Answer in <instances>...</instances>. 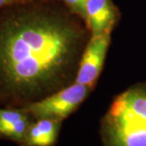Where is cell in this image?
Returning <instances> with one entry per match:
<instances>
[{
  "mask_svg": "<svg viewBox=\"0 0 146 146\" xmlns=\"http://www.w3.org/2000/svg\"><path fill=\"white\" fill-rule=\"evenodd\" d=\"M89 32L68 16L49 11H20L2 18L1 95L27 105L70 85Z\"/></svg>",
  "mask_w": 146,
  "mask_h": 146,
  "instance_id": "6da1fadb",
  "label": "cell"
},
{
  "mask_svg": "<svg viewBox=\"0 0 146 146\" xmlns=\"http://www.w3.org/2000/svg\"><path fill=\"white\" fill-rule=\"evenodd\" d=\"M102 146H146V84L115 98L100 123Z\"/></svg>",
  "mask_w": 146,
  "mask_h": 146,
  "instance_id": "7a4b0ae2",
  "label": "cell"
},
{
  "mask_svg": "<svg viewBox=\"0 0 146 146\" xmlns=\"http://www.w3.org/2000/svg\"><path fill=\"white\" fill-rule=\"evenodd\" d=\"M90 90L88 86L74 81L42 99L25 105L21 110L34 119H52L63 122L78 109Z\"/></svg>",
  "mask_w": 146,
  "mask_h": 146,
  "instance_id": "3957f363",
  "label": "cell"
},
{
  "mask_svg": "<svg viewBox=\"0 0 146 146\" xmlns=\"http://www.w3.org/2000/svg\"><path fill=\"white\" fill-rule=\"evenodd\" d=\"M111 32L91 36L81 55L75 82L91 89L97 82L103 67L110 43Z\"/></svg>",
  "mask_w": 146,
  "mask_h": 146,
  "instance_id": "277c9868",
  "label": "cell"
},
{
  "mask_svg": "<svg viewBox=\"0 0 146 146\" xmlns=\"http://www.w3.org/2000/svg\"><path fill=\"white\" fill-rule=\"evenodd\" d=\"M116 16V11L110 0L86 1L84 21L91 36L112 32Z\"/></svg>",
  "mask_w": 146,
  "mask_h": 146,
  "instance_id": "5b68a950",
  "label": "cell"
},
{
  "mask_svg": "<svg viewBox=\"0 0 146 146\" xmlns=\"http://www.w3.org/2000/svg\"><path fill=\"white\" fill-rule=\"evenodd\" d=\"M30 115L23 110L0 109V135L21 145L31 125Z\"/></svg>",
  "mask_w": 146,
  "mask_h": 146,
  "instance_id": "8992f818",
  "label": "cell"
},
{
  "mask_svg": "<svg viewBox=\"0 0 146 146\" xmlns=\"http://www.w3.org/2000/svg\"><path fill=\"white\" fill-rule=\"evenodd\" d=\"M62 122L52 119H39L33 122L25 141L20 146H54Z\"/></svg>",
  "mask_w": 146,
  "mask_h": 146,
  "instance_id": "52a82bcc",
  "label": "cell"
},
{
  "mask_svg": "<svg viewBox=\"0 0 146 146\" xmlns=\"http://www.w3.org/2000/svg\"><path fill=\"white\" fill-rule=\"evenodd\" d=\"M66 4L75 13L80 16L84 21L85 19V3L87 0H63Z\"/></svg>",
  "mask_w": 146,
  "mask_h": 146,
  "instance_id": "ba28073f",
  "label": "cell"
},
{
  "mask_svg": "<svg viewBox=\"0 0 146 146\" xmlns=\"http://www.w3.org/2000/svg\"><path fill=\"white\" fill-rule=\"evenodd\" d=\"M7 0H0V7L4 5L6 3H7Z\"/></svg>",
  "mask_w": 146,
  "mask_h": 146,
  "instance_id": "9c48e42d",
  "label": "cell"
}]
</instances>
